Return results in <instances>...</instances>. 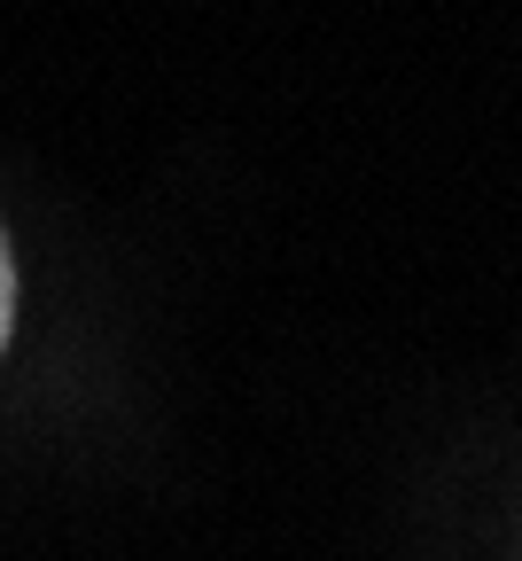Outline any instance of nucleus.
Segmentation results:
<instances>
[{
    "label": "nucleus",
    "mask_w": 522,
    "mask_h": 561,
    "mask_svg": "<svg viewBox=\"0 0 522 561\" xmlns=\"http://www.w3.org/2000/svg\"><path fill=\"white\" fill-rule=\"evenodd\" d=\"M16 328V265H9V242H0V343Z\"/></svg>",
    "instance_id": "obj_1"
}]
</instances>
